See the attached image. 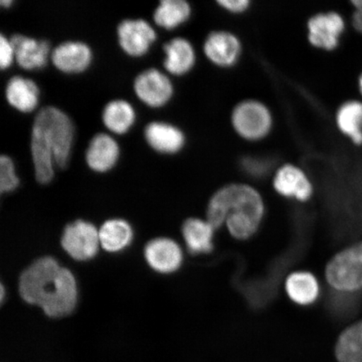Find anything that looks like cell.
I'll use <instances>...</instances> for the list:
<instances>
[{"mask_svg": "<svg viewBox=\"0 0 362 362\" xmlns=\"http://www.w3.org/2000/svg\"><path fill=\"white\" fill-rule=\"evenodd\" d=\"M264 202L251 185L232 183L224 185L211 198L207 221L214 230L226 223L235 238L245 240L256 233L262 215Z\"/></svg>", "mask_w": 362, "mask_h": 362, "instance_id": "3", "label": "cell"}, {"mask_svg": "<svg viewBox=\"0 0 362 362\" xmlns=\"http://www.w3.org/2000/svg\"><path fill=\"white\" fill-rule=\"evenodd\" d=\"M4 287L1 286V302L4 301Z\"/></svg>", "mask_w": 362, "mask_h": 362, "instance_id": "32", "label": "cell"}, {"mask_svg": "<svg viewBox=\"0 0 362 362\" xmlns=\"http://www.w3.org/2000/svg\"><path fill=\"white\" fill-rule=\"evenodd\" d=\"M13 0H1V1H0V4H1V6L4 7L10 6H11Z\"/></svg>", "mask_w": 362, "mask_h": 362, "instance_id": "30", "label": "cell"}, {"mask_svg": "<svg viewBox=\"0 0 362 362\" xmlns=\"http://www.w3.org/2000/svg\"><path fill=\"white\" fill-rule=\"evenodd\" d=\"M144 257L153 270L160 274H171L182 264V251L173 240L160 238L151 240L144 247Z\"/></svg>", "mask_w": 362, "mask_h": 362, "instance_id": "11", "label": "cell"}, {"mask_svg": "<svg viewBox=\"0 0 362 362\" xmlns=\"http://www.w3.org/2000/svg\"><path fill=\"white\" fill-rule=\"evenodd\" d=\"M347 27L346 17L339 6L325 8L316 12L308 19V42L320 52L334 53L341 47Z\"/></svg>", "mask_w": 362, "mask_h": 362, "instance_id": "5", "label": "cell"}, {"mask_svg": "<svg viewBox=\"0 0 362 362\" xmlns=\"http://www.w3.org/2000/svg\"><path fill=\"white\" fill-rule=\"evenodd\" d=\"M286 291L293 301L306 305L316 300L319 294V285L311 274L298 272L288 278Z\"/></svg>", "mask_w": 362, "mask_h": 362, "instance_id": "24", "label": "cell"}, {"mask_svg": "<svg viewBox=\"0 0 362 362\" xmlns=\"http://www.w3.org/2000/svg\"><path fill=\"white\" fill-rule=\"evenodd\" d=\"M273 185L275 191L282 196L302 202L309 200L313 192V187L305 172L291 163L276 170Z\"/></svg>", "mask_w": 362, "mask_h": 362, "instance_id": "13", "label": "cell"}, {"mask_svg": "<svg viewBox=\"0 0 362 362\" xmlns=\"http://www.w3.org/2000/svg\"><path fill=\"white\" fill-rule=\"evenodd\" d=\"M336 356L339 362H362V320L351 325L339 337Z\"/></svg>", "mask_w": 362, "mask_h": 362, "instance_id": "25", "label": "cell"}, {"mask_svg": "<svg viewBox=\"0 0 362 362\" xmlns=\"http://www.w3.org/2000/svg\"><path fill=\"white\" fill-rule=\"evenodd\" d=\"M49 57L58 70L66 74H78L89 66L93 54L87 44L78 40H67L57 45Z\"/></svg>", "mask_w": 362, "mask_h": 362, "instance_id": "14", "label": "cell"}, {"mask_svg": "<svg viewBox=\"0 0 362 362\" xmlns=\"http://www.w3.org/2000/svg\"><path fill=\"white\" fill-rule=\"evenodd\" d=\"M330 286L351 292L362 288V243L355 244L334 256L325 269Z\"/></svg>", "mask_w": 362, "mask_h": 362, "instance_id": "6", "label": "cell"}, {"mask_svg": "<svg viewBox=\"0 0 362 362\" xmlns=\"http://www.w3.org/2000/svg\"><path fill=\"white\" fill-rule=\"evenodd\" d=\"M202 52L212 66L230 69L241 61L243 44L241 38L226 29L211 30L202 43Z\"/></svg>", "mask_w": 362, "mask_h": 362, "instance_id": "7", "label": "cell"}, {"mask_svg": "<svg viewBox=\"0 0 362 362\" xmlns=\"http://www.w3.org/2000/svg\"><path fill=\"white\" fill-rule=\"evenodd\" d=\"M20 179L16 173L15 165L6 155L0 156V192L8 193L19 187Z\"/></svg>", "mask_w": 362, "mask_h": 362, "instance_id": "26", "label": "cell"}, {"mask_svg": "<svg viewBox=\"0 0 362 362\" xmlns=\"http://www.w3.org/2000/svg\"><path fill=\"white\" fill-rule=\"evenodd\" d=\"M40 90L33 80L13 76L6 87L7 102L23 112L33 111L39 103Z\"/></svg>", "mask_w": 362, "mask_h": 362, "instance_id": "19", "label": "cell"}, {"mask_svg": "<svg viewBox=\"0 0 362 362\" xmlns=\"http://www.w3.org/2000/svg\"><path fill=\"white\" fill-rule=\"evenodd\" d=\"M135 117L133 106L124 99H115L108 102L102 112L103 124L117 134H125L134 123Z\"/></svg>", "mask_w": 362, "mask_h": 362, "instance_id": "22", "label": "cell"}, {"mask_svg": "<svg viewBox=\"0 0 362 362\" xmlns=\"http://www.w3.org/2000/svg\"><path fill=\"white\" fill-rule=\"evenodd\" d=\"M333 121L339 134L355 146H362V99H349L339 104Z\"/></svg>", "mask_w": 362, "mask_h": 362, "instance_id": "17", "label": "cell"}, {"mask_svg": "<svg viewBox=\"0 0 362 362\" xmlns=\"http://www.w3.org/2000/svg\"><path fill=\"white\" fill-rule=\"evenodd\" d=\"M19 293L23 300L40 307L49 318L71 315L78 303L74 275L52 257H40L22 272Z\"/></svg>", "mask_w": 362, "mask_h": 362, "instance_id": "1", "label": "cell"}, {"mask_svg": "<svg viewBox=\"0 0 362 362\" xmlns=\"http://www.w3.org/2000/svg\"><path fill=\"white\" fill-rule=\"evenodd\" d=\"M230 125L235 134L243 141L259 143L273 133L275 119L268 104L257 98H244L233 107Z\"/></svg>", "mask_w": 362, "mask_h": 362, "instance_id": "4", "label": "cell"}, {"mask_svg": "<svg viewBox=\"0 0 362 362\" xmlns=\"http://www.w3.org/2000/svg\"><path fill=\"white\" fill-rule=\"evenodd\" d=\"M192 15V7L187 0H160L153 12L156 24L166 30L176 28Z\"/></svg>", "mask_w": 362, "mask_h": 362, "instance_id": "21", "label": "cell"}, {"mask_svg": "<svg viewBox=\"0 0 362 362\" xmlns=\"http://www.w3.org/2000/svg\"><path fill=\"white\" fill-rule=\"evenodd\" d=\"M15 59V53L10 42L3 33L0 34V67L6 69L12 64Z\"/></svg>", "mask_w": 362, "mask_h": 362, "instance_id": "29", "label": "cell"}, {"mask_svg": "<svg viewBox=\"0 0 362 362\" xmlns=\"http://www.w3.org/2000/svg\"><path fill=\"white\" fill-rule=\"evenodd\" d=\"M339 7L352 28L362 35V0H350Z\"/></svg>", "mask_w": 362, "mask_h": 362, "instance_id": "27", "label": "cell"}, {"mask_svg": "<svg viewBox=\"0 0 362 362\" xmlns=\"http://www.w3.org/2000/svg\"><path fill=\"white\" fill-rule=\"evenodd\" d=\"M61 243L72 259L80 262L93 259L101 246L99 230L88 221H76L66 226Z\"/></svg>", "mask_w": 362, "mask_h": 362, "instance_id": "8", "label": "cell"}, {"mask_svg": "<svg viewBox=\"0 0 362 362\" xmlns=\"http://www.w3.org/2000/svg\"><path fill=\"white\" fill-rule=\"evenodd\" d=\"M144 138L153 149L167 155L182 151L187 143L183 130L166 122L153 121L148 124L144 129Z\"/></svg>", "mask_w": 362, "mask_h": 362, "instance_id": "15", "label": "cell"}, {"mask_svg": "<svg viewBox=\"0 0 362 362\" xmlns=\"http://www.w3.org/2000/svg\"><path fill=\"white\" fill-rule=\"evenodd\" d=\"M10 42L17 64L26 70L38 69L47 64L51 56V44L47 40H37L22 34H13Z\"/></svg>", "mask_w": 362, "mask_h": 362, "instance_id": "12", "label": "cell"}, {"mask_svg": "<svg viewBox=\"0 0 362 362\" xmlns=\"http://www.w3.org/2000/svg\"><path fill=\"white\" fill-rule=\"evenodd\" d=\"M214 228L208 221L191 218L185 221L182 233L189 252L197 253L210 252L214 249L212 238Z\"/></svg>", "mask_w": 362, "mask_h": 362, "instance_id": "23", "label": "cell"}, {"mask_svg": "<svg viewBox=\"0 0 362 362\" xmlns=\"http://www.w3.org/2000/svg\"><path fill=\"white\" fill-rule=\"evenodd\" d=\"M117 40L123 51L132 57L143 56L156 40V33L144 19H126L117 27Z\"/></svg>", "mask_w": 362, "mask_h": 362, "instance_id": "10", "label": "cell"}, {"mask_svg": "<svg viewBox=\"0 0 362 362\" xmlns=\"http://www.w3.org/2000/svg\"><path fill=\"white\" fill-rule=\"evenodd\" d=\"M134 90L140 100L152 107L165 105L175 90L169 76L156 68H148L136 76Z\"/></svg>", "mask_w": 362, "mask_h": 362, "instance_id": "9", "label": "cell"}, {"mask_svg": "<svg viewBox=\"0 0 362 362\" xmlns=\"http://www.w3.org/2000/svg\"><path fill=\"white\" fill-rule=\"evenodd\" d=\"M358 88H359V93L362 99V74L359 76L358 79Z\"/></svg>", "mask_w": 362, "mask_h": 362, "instance_id": "31", "label": "cell"}, {"mask_svg": "<svg viewBox=\"0 0 362 362\" xmlns=\"http://www.w3.org/2000/svg\"><path fill=\"white\" fill-rule=\"evenodd\" d=\"M74 138V123L60 108L45 106L36 113L30 147L35 179L40 184L51 182L55 168H66Z\"/></svg>", "mask_w": 362, "mask_h": 362, "instance_id": "2", "label": "cell"}, {"mask_svg": "<svg viewBox=\"0 0 362 362\" xmlns=\"http://www.w3.org/2000/svg\"><path fill=\"white\" fill-rule=\"evenodd\" d=\"M119 146L111 135L98 133L90 139L85 158L90 170L103 173L116 165L119 157Z\"/></svg>", "mask_w": 362, "mask_h": 362, "instance_id": "18", "label": "cell"}, {"mask_svg": "<svg viewBox=\"0 0 362 362\" xmlns=\"http://www.w3.org/2000/svg\"><path fill=\"white\" fill-rule=\"evenodd\" d=\"M165 57L163 65L170 74H188L197 62V53L193 44L182 36H176L163 45Z\"/></svg>", "mask_w": 362, "mask_h": 362, "instance_id": "16", "label": "cell"}, {"mask_svg": "<svg viewBox=\"0 0 362 362\" xmlns=\"http://www.w3.org/2000/svg\"><path fill=\"white\" fill-rule=\"evenodd\" d=\"M216 4L223 11L233 15H243L252 8L251 0H217Z\"/></svg>", "mask_w": 362, "mask_h": 362, "instance_id": "28", "label": "cell"}, {"mask_svg": "<svg viewBox=\"0 0 362 362\" xmlns=\"http://www.w3.org/2000/svg\"><path fill=\"white\" fill-rule=\"evenodd\" d=\"M101 247L108 252H119L128 247L134 239L132 226L123 219L105 221L99 230Z\"/></svg>", "mask_w": 362, "mask_h": 362, "instance_id": "20", "label": "cell"}]
</instances>
